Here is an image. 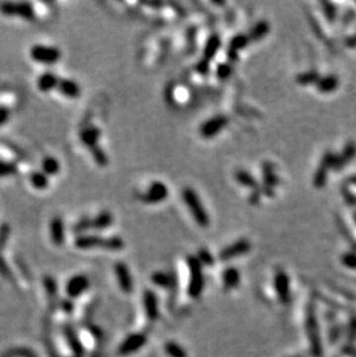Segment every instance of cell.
<instances>
[{
    "instance_id": "obj_28",
    "label": "cell",
    "mask_w": 356,
    "mask_h": 357,
    "mask_svg": "<svg viewBox=\"0 0 356 357\" xmlns=\"http://www.w3.org/2000/svg\"><path fill=\"white\" fill-rule=\"evenodd\" d=\"M90 153H92L94 161H95L100 166H107L109 163V158H108L107 153L100 147L99 145L95 147L90 148Z\"/></svg>"
},
{
    "instance_id": "obj_36",
    "label": "cell",
    "mask_w": 356,
    "mask_h": 357,
    "mask_svg": "<svg viewBox=\"0 0 356 357\" xmlns=\"http://www.w3.org/2000/svg\"><path fill=\"white\" fill-rule=\"evenodd\" d=\"M10 117V111L7 106L0 105V126L5 125Z\"/></svg>"
},
{
    "instance_id": "obj_10",
    "label": "cell",
    "mask_w": 356,
    "mask_h": 357,
    "mask_svg": "<svg viewBox=\"0 0 356 357\" xmlns=\"http://www.w3.org/2000/svg\"><path fill=\"white\" fill-rule=\"evenodd\" d=\"M115 273H116L118 284L121 291L125 294H130L133 291V279H132L130 269L126 263L124 262H117L115 265Z\"/></svg>"
},
{
    "instance_id": "obj_29",
    "label": "cell",
    "mask_w": 356,
    "mask_h": 357,
    "mask_svg": "<svg viewBox=\"0 0 356 357\" xmlns=\"http://www.w3.org/2000/svg\"><path fill=\"white\" fill-rule=\"evenodd\" d=\"M89 229H92V218L88 216H82L72 227V230L75 234H83V232L88 231Z\"/></svg>"
},
{
    "instance_id": "obj_9",
    "label": "cell",
    "mask_w": 356,
    "mask_h": 357,
    "mask_svg": "<svg viewBox=\"0 0 356 357\" xmlns=\"http://www.w3.org/2000/svg\"><path fill=\"white\" fill-rule=\"evenodd\" d=\"M89 288V279L86 275H74L66 283V294L68 297H80Z\"/></svg>"
},
{
    "instance_id": "obj_30",
    "label": "cell",
    "mask_w": 356,
    "mask_h": 357,
    "mask_svg": "<svg viewBox=\"0 0 356 357\" xmlns=\"http://www.w3.org/2000/svg\"><path fill=\"white\" fill-rule=\"evenodd\" d=\"M16 171H17V166L15 163L0 159V177L13 176L14 173H16Z\"/></svg>"
},
{
    "instance_id": "obj_16",
    "label": "cell",
    "mask_w": 356,
    "mask_h": 357,
    "mask_svg": "<svg viewBox=\"0 0 356 357\" xmlns=\"http://www.w3.org/2000/svg\"><path fill=\"white\" fill-rule=\"evenodd\" d=\"M59 78L54 72H44L37 79V88L43 93H48L50 90L57 88Z\"/></svg>"
},
{
    "instance_id": "obj_33",
    "label": "cell",
    "mask_w": 356,
    "mask_h": 357,
    "mask_svg": "<svg viewBox=\"0 0 356 357\" xmlns=\"http://www.w3.org/2000/svg\"><path fill=\"white\" fill-rule=\"evenodd\" d=\"M195 256H197L201 265L212 266L214 263V258H213L212 253L207 249H200Z\"/></svg>"
},
{
    "instance_id": "obj_11",
    "label": "cell",
    "mask_w": 356,
    "mask_h": 357,
    "mask_svg": "<svg viewBox=\"0 0 356 357\" xmlns=\"http://www.w3.org/2000/svg\"><path fill=\"white\" fill-rule=\"evenodd\" d=\"M108 237H101L97 235H79L75 238L74 245L82 250H88L94 248H102L107 250Z\"/></svg>"
},
{
    "instance_id": "obj_25",
    "label": "cell",
    "mask_w": 356,
    "mask_h": 357,
    "mask_svg": "<svg viewBox=\"0 0 356 357\" xmlns=\"http://www.w3.org/2000/svg\"><path fill=\"white\" fill-rule=\"evenodd\" d=\"M29 180L37 190H45L49 186V177L43 171H33L29 175Z\"/></svg>"
},
{
    "instance_id": "obj_17",
    "label": "cell",
    "mask_w": 356,
    "mask_h": 357,
    "mask_svg": "<svg viewBox=\"0 0 356 357\" xmlns=\"http://www.w3.org/2000/svg\"><path fill=\"white\" fill-rule=\"evenodd\" d=\"M220 48H221V38L218 34H213L208 37V40L206 41L204 52H202V58L206 59V60L211 61L212 59L218 53Z\"/></svg>"
},
{
    "instance_id": "obj_19",
    "label": "cell",
    "mask_w": 356,
    "mask_h": 357,
    "mask_svg": "<svg viewBox=\"0 0 356 357\" xmlns=\"http://www.w3.org/2000/svg\"><path fill=\"white\" fill-rule=\"evenodd\" d=\"M152 281L153 283L156 284V286L160 288H163V289H170L175 286L176 280L174 274L172 273H166V272H155L153 273L152 275Z\"/></svg>"
},
{
    "instance_id": "obj_37",
    "label": "cell",
    "mask_w": 356,
    "mask_h": 357,
    "mask_svg": "<svg viewBox=\"0 0 356 357\" xmlns=\"http://www.w3.org/2000/svg\"><path fill=\"white\" fill-rule=\"evenodd\" d=\"M227 57H228V60L230 62H235L238 60V58H239L238 52L233 50V49H230V48H228V50H227Z\"/></svg>"
},
{
    "instance_id": "obj_21",
    "label": "cell",
    "mask_w": 356,
    "mask_h": 357,
    "mask_svg": "<svg viewBox=\"0 0 356 357\" xmlns=\"http://www.w3.org/2000/svg\"><path fill=\"white\" fill-rule=\"evenodd\" d=\"M235 179L242 186L247 187V189L252 191H257L260 186V184L257 182L256 178H254L249 171H246V170H237L235 173Z\"/></svg>"
},
{
    "instance_id": "obj_22",
    "label": "cell",
    "mask_w": 356,
    "mask_h": 357,
    "mask_svg": "<svg viewBox=\"0 0 356 357\" xmlns=\"http://www.w3.org/2000/svg\"><path fill=\"white\" fill-rule=\"evenodd\" d=\"M114 222V217L109 210H102L100 214H97L95 217L92 218V228L96 230H102L110 227Z\"/></svg>"
},
{
    "instance_id": "obj_34",
    "label": "cell",
    "mask_w": 356,
    "mask_h": 357,
    "mask_svg": "<svg viewBox=\"0 0 356 357\" xmlns=\"http://www.w3.org/2000/svg\"><path fill=\"white\" fill-rule=\"evenodd\" d=\"M9 231H10L9 225L7 223H2L1 225H0V251L5 248L7 239H8V236H9Z\"/></svg>"
},
{
    "instance_id": "obj_14",
    "label": "cell",
    "mask_w": 356,
    "mask_h": 357,
    "mask_svg": "<svg viewBox=\"0 0 356 357\" xmlns=\"http://www.w3.org/2000/svg\"><path fill=\"white\" fill-rule=\"evenodd\" d=\"M50 234L51 239L55 245L60 246L65 242V228L64 222L60 216H55L50 223Z\"/></svg>"
},
{
    "instance_id": "obj_15",
    "label": "cell",
    "mask_w": 356,
    "mask_h": 357,
    "mask_svg": "<svg viewBox=\"0 0 356 357\" xmlns=\"http://www.w3.org/2000/svg\"><path fill=\"white\" fill-rule=\"evenodd\" d=\"M101 134H102V132H101L99 127L88 126L81 131V133H80V140H81L83 145L90 149L99 144Z\"/></svg>"
},
{
    "instance_id": "obj_18",
    "label": "cell",
    "mask_w": 356,
    "mask_h": 357,
    "mask_svg": "<svg viewBox=\"0 0 356 357\" xmlns=\"http://www.w3.org/2000/svg\"><path fill=\"white\" fill-rule=\"evenodd\" d=\"M240 282V274L238 269H236L235 267H229L226 270H223L222 273V283L225 289L227 290H233L237 288Z\"/></svg>"
},
{
    "instance_id": "obj_4",
    "label": "cell",
    "mask_w": 356,
    "mask_h": 357,
    "mask_svg": "<svg viewBox=\"0 0 356 357\" xmlns=\"http://www.w3.org/2000/svg\"><path fill=\"white\" fill-rule=\"evenodd\" d=\"M30 57L33 60L45 65H52L60 60L61 51L56 47L36 44L30 49Z\"/></svg>"
},
{
    "instance_id": "obj_20",
    "label": "cell",
    "mask_w": 356,
    "mask_h": 357,
    "mask_svg": "<svg viewBox=\"0 0 356 357\" xmlns=\"http://www.w3.org/2000/svg\"><path fill=\"white\" fill-rule=\"evenodd\" d=\"M270 29H271L270 23H268L267 21L263 20L257 22L252 28H251L249 34H247L250 42H258L263 40V38L270 33Z\"/></svg>"
},
{
    "instance_id": "obj_1",
    "label": "cell",
    "mask_w": 356,
    "mask_h": 357,
    "mask_svg": "<svg viewBox=\"0 0 356 357\" xmlns=\"http://www.w3.org/2000/svg\"><path fill=\"white\" fill-rule=\"evenodd\" d=\"M181 197H183V200L188 208V210L191 211V215L193 216L195 223L201 228H207L209 222H211L209 221V215L204 207V204H202L198 193L191 187H186V189L183 190Z\"/></svg>"
},
{
    "instance_id": "obj_32",
    "label": "cell",
    "mask_w": 356,
    "mask_h": 357,
    "mask_svg": "<svg viewBox=\"0 0 356 357\" xmlns=\"http://www.w3.org/2000/svg\"><path fill=\"white\" fill-rule=\"evenodd\" d=\"M233 73V66L229 62H221L218 67H216V76L220 80H227L232 75Z\"/></svg>"
},
{
    "instance_id": "obj_35",
    "label": "cell",
    "mask_w": 356,
    "mask_h": 357,
    "mask_svg": "<svg viewBox=\"0 0 356 357\" xmlns=\"http://www.w3.org/2000/svg\"><path fill=\"white\" fill-rule=\"evenodd\" d=\"M209 62H211V61H208V60H206V59L201 58L200 60L198 61V64L195 65V71H197L199 74L206 75L209 72Z\"/></svg>"
},
{
    "instance_id": "obj_2",
    "label": "cell",
    "mask_w": 356,
    "mask_h": 357,
    "mask_svg": "<svg viewBox=\"0 0 356 357\" xmlns=\"http://www.w3.org/2000/svg\"><path fill=\"white\" fill-rule=\"evenodd\" d=\"M186 263L188 266V272H190V282H188V295L190 297L197 298L204 290V275H202V265L195 255H187Z\"/></svg>"
},
{
    "instance_id": "obj_26",
    "label": "cell",
    "mask_w": 356,
    "mask_h": 357,
    "mask_svg": "<svg viewBox=\"0 0 356 357\" xmlns=\"http://www.w3.org/2000/svg\"><path fill=\"white\" fill-rule=\"evenodd\" d=\"M249 43H250V40H249V36H247V34H237L232 38V40H230L228 48L238 52L240 50H244V49L249 45Z\"/></svg>"
},
{
    "instance_id": "obj_27",
    "label": "cell",
    "mask_w": 356,
    "mask_h": 357,
    "mask_svg": "<svg viewBox=\"0 0 356 357\" xmlns=\"http://www.w3.org/2000/svg\"><path fill=\"white\" fill-rule=\"evenodd\" d=\"M165 352L169 357H188L186 350L175 341H168L165 345Z\"/></svg>"
},
{
    "instance_id": "obj_12",
    "label": "cell",
    "mask_w": 356,
    "mask_h": 357,
    "mask_svg": "<svg viewBox=\"0 0 356 357\" xmlns=\"http://www.w3.org/2000/svg\"><path fill=\"white\" fill-rule=\"evenodd\" d=\"M142 303H144V308L146 315L149 320L154 321L160 317L158 298L152 290H146L142 296Z\"/></svg>"
},
{
    "instance_id": "obj_7",
    "label": "cell",
    "mask_w": 356,
    "mask_h": 357,
    "mask_svg": "<svg viewBox=\"0 0 356 357\" xmlns=\"http://www.w3.org/2000/svg\"><path fill=\"white\" fill-rule=\"evenodd\" d=\"M251 251V243L246 238H240L233 244L226 246L219 253V259L221 261H229L236 256L246 255Z\"/></svg>"
},
{
    "instance_id": "obj_24",
    "label": "cell",
    "mask_w": 356,
    "mask_h": 357,
    "mask_svg": "<svg viewBox=\"0 0 356 357\" xmlns=\"http://www.w3.org/2000/svg\"><path fill=\"white\" fill-rule=\"evenodd\" d=\"M42 171H43L45 175L49 176H55L60 171V163L57 158H55L54 156H47L43 161H42Z\"/></svg>"
},
{
    "instance_id": "obj_8",
    "label": "cell",
    "mask_w": 356,
    "mask_h": 357,
    "mask_svg": "<svg viewBox=\"0 0 356 357\" xmlns=\"http://www.w3.org/2000/svg\"><path fill=\"white\" fill-rule=\"evenodd\" d=\"M169 197V189L165 183L153 182L147 191L142 194L141 199L147 204H155L165 201Z\"/></svg>"
},
{
    "instance_id": "obj_5",
    "label": "cell",
    "mask_w": 356,
    "mask_h": 357,
    "mask_svg": "<svg viewBox=\"0 0 356 357\" xmlns=\"http://www.w3.org/2000/svg\"><path fill=\"white\" fill-rule=\"evenodd\" d=\"M147 342V336L144 333H133L128 335L120 346L118 347V355L120 356H130L140 350Z\"/></svg>"
},
{
    "instance_id": "obj_3",
    "label": "cell",
    "mask_w": 356,
    "mask_h": 357,
    "mask_svg": "<svg viewBox=\"0 0 356 357\" xmlns=\"http://www.w3.org/2000/svg\"><path fill=\"white\" fill-rule=\"evenodd\" d=\"M0 13L7 16L17 15L27 21L35 19V10L33 3L28 1H5L0 3Z\"/></svg>"
},
{
    "instance_id": "obj_13",
    "label": "cell",
    "mask_w": 356,
    "mask_h": 357,
    "mask_svg": "<svg viewBox=\"0 0 356 357\" xmlns=\"http://www.w3.org/2000/svg\"><path fill=\"white\" fill-rule=\"evenodd\" d=\"M57 89L61 95L68 97V99H76L81 95V88H80L79 83L71 79H59Z\"/></svg>"
},
{
    "instance_id": "obj_23",
    "label": "cell",
    "mask_w": 356,
    "mask_h": 357,
    "mask_svg": "<svg viewBox=\"0 0 356 357\" xmlns=\"http://www.w3.org/2000/svg\"><path fill=\"white\" fill-rule=\"evenodd\" d=\"M261 170H263V177H264V185L271 187L273 189L274 186H277L279 183V179L277 175H275L274 171V164L271 162H264L263 165H261Z\"/></svg>"
},
{
    "instance_id": "obj_38",
    "label": "cell",
    "mask_w": 356,
    "mask_h": 357,
    "mask_svg": "<svg viewBox=\"0 0 356 357\" xmlns=\"http://www.w3.org/2000/svg\"><path fill=\"white\" fill-rule=\"evenodd\" d=\"M260 199H261V194L259 192H257V191H252V193H251V196L249 197V203L251 204H258Z\"/></svg>"
},
{
    "instance_id": "obj_6",
    "label": "cell",
    "mask_w": 356,
    "mask_h": 357,
    "mask_svg": "<svg viewBox=\"0 0 356 357\" xmlns=\"http://www.w3.org/2000/svg\"><path fill=\"white\" fill-rule=\"evenodd\" d=\"M228 117L225 116V114H216V116L206 120L205 123L201 125L200 128H199V132H200V135L202 138H213L215 137L216 134H219L220 132L228 125Z\"/></svg>"
},
{
    "instance_id": "obj_31",
    "label": "cell",
    "mask_w": 356,
    "mask_h": 357,
    "mask_svg": "<svg viewBox=\"0 0 356 357\" xmlns=\"http://www.w3.org/2000/svg\"><path fill=\"white\" fill-rule=\"evenodd\" d=\"M275 286H277L278 293L280 295L281 298L286 297V294H287V276L285 275V273L278 272L277 279H275Z\"/></svg>"
}]
</instances>
